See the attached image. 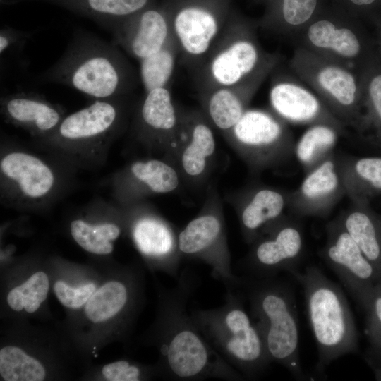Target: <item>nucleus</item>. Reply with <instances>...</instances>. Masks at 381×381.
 <instances>
[{"mask_svg":"<svg viewBox=\"0 0 381 381\" xmlns=\"http://www.w3.org/2000/svg\"><path fill=\"white\" fill-rule=\"evenodd\" d=\"M290 192L267 185L241 190L233 199L242 236L251 245L269 225L284 215Z\"/></svg>","mask_w":381,"mask_h":381,"instance_id":"19","label":"nucleus"},{"mask_svg":"<svg viewBox=\"0 0 381 381\" xmlns=\"http://www.w3.org/2000/svg\"><path fill=\"white\" fill-rule=\"evenodd\" d=\"M289 65L346 127L364 133L358 72L298 47H295Z\"/></svg>","mask_w":381,"mask_h":381,"instance_id":"8","label":"nucleus"},{"mask_svg":"<svg viewBox=\"0 0 381 381\" xmlns=\"http://www.w3.org/2000/svg\"><path fill=\"white\" fill-rule=\"evenodd\" d=\"M346 195L333 152L305 174L299 186L290 192L288 208L296 217H327Z\"/></svg>","mask_w":381,"mask_h":381,"instance_id":"17","label":"nucleus"},{"mask_svg":"<svg viewBox=\"0 0 381 381\" xmlns=\"http://www.w3.org/2000/svg\"><path fill=\"white\" fill-rule=\"evenodd\" d=\"M376 37L375 41H376V45H377V49L379 56L381 58V23H380L376 27Z\"/></svg>","mask_w":381,"mask_h":381,"instance_id":"42","label":"nucleus"},{"mask_svg":"<svg viewBox=\"0 0 381 381\" xmlns=\"http://www.w3.org/2000/svg\"><path fill=\"white\" fill-rule=\"evenodd\" d=\"M198 284L194 272L183 270L175 286L161 294L159 344L163 373L172 380H243L210 344L187 311Z\"/></svg>","mask_w":381,"mask_h":381,"instance_id":"1","label":"nucleus"},{"mask_svg":"<svg viewBox=\"0 0 381 381\" xmlns=\"http://www.w3.org/2000/svg\"><path fill=\"white\" fill-rule=\"evenodd\" d=\"M6 0H1V3H4Z\"/></svg>","mask_w":381,"mask_h":381,"instance_id":"44","label":"nucleus"},{"mask_svg":"<svg viewBox=\"0 0 381 381\" xmlns=\"http://www.w3.org/2000/svg\"><path fill=\"white\" fill-rule=\"evenodd\" d=\"M1 104L8 120L37 133L54 131L63 119L58 106L34 92L8 95L1 98Z\"/></svg>","mask_w":381,"mask_h":381,"instance_id":"23","label":"nucleus"},{"mask_svg":"<svg viewBox=\"0 0 381 381\" xmlns=\"http://www.w3.org/2000/svg\"><path fill=\"white\" fill-rule=\"evenodd\" d=\"M256 1H259V2L264 3L265 0H256Z\"/></svg>","mask_w":381,"mask_h":381,"instance_id":"43","label":"nucleus"},{"mask_svg":"<svg viewBox=\"0 0 381 381\" xmlns=\"http://www.w3.org/2000/svg\"><path fill=\"white\" fill-rule=\"evenodd\" d=\"M358 72L362 95L364 133L372 131L368 139L381 146L380 56H378Z\"/></svg>","mask_w":381,"mask_h":381,"instance_id":"30","label":"nucleus"},{"mask_svg":"<svg viewBox=\"0 0 381 381\" xmlns=\"http://www.w3.org/2000/svg\"><path fill=\"white\" fill-rule=\"evenodd\" d=\"M111 30L114 42L139 61L159 51L172 35L164 1L126 19Z\"/></svg>","mask_w":381,"mask_h":381,"instance_id":"18","label":"nucleus"},{"mask_svg":"<svg viewBox=\"0 0 381 381\" xmlns=\"http://www.w3.org/2000/svg\"><path fill=\"white\" fill-rule=\"evenodd\" d=\"M243 296L226 289L224 303L190 315L213 349L245 378H257L272 363L257 325L246 312Z\"/></svg>","mask_w":381,"mask_h":381,"instance_id":"4","label":"nucleus"},{"mask_svg":"<svg viewBox=\"0 0 381 381\" xmlns=\"http://www.w3.org/2000/svg\"><path fill=\"white\" fill-rule=\"evenodd\" d=\"M71 233L76 243L86 251L106 255L113 251L111 241L119 236L121 229L111 223L91 225L76 219L71 223Z\"/></svg>","mask_w":381,"mask_h":381,"instance_id":"35","label":"nucleus"},{"mask_svg":"<svg viewBox=\"0 0 381 381\" xmlns=\"http://www.w3.org/2000/svg\"><path fill=\"white\" fill-rule=\"evenodd\" d=\"M276 277H241L234 290L248 300L250 316L260 331L271 361L302 379L305 375L299 360L295 298L291 287Z\"/></svg>","mask_w":381,"mask_h":381,"instance_id":"3","label":"nucleus"},{"mask_svg":"<svg viewBox=\"0 0 381 381\" xmlns=\"http://www.w3.org/2000/svg\"><path fill=\"white\" fill-rule=\"evenodd\" d=\"M118 97L98 99L62 119L56 135L66 141H89L107 136L119 126L121 108Z\"/></svg>","mask_w":381,"mask_h":381,"instance_id":"22","label":"nucleus"},{"mask_svg":"<svg viewBox=\"0 0 381 381\" xmlns=\"http://www.w3.org/2000/svg\"><path fill=\"white\" fill-rule=\"evenodd\" d=\"M183 122L182 138L171 153V163L182 180L190 185H202L208 178L215 158L212 126L202 111L183 114Z\"/></svg>","mask_w":381,"mask_h":381,"instance_id":"14","label":"nucleus"},{"mask_svg":"<svg viewBox=\"0 0 381 381\" xmlns=\"http://www.w3.org/2000/svg\"><path fill=\"white\" fill-rule=\"evenodd\" d=\"M301 284L310 325L318 349L317 369L358 350V332L347 300L340 287L315 266L291 273Z\"/></svg>","mask_w":381,"mask_h":381,"instance_id":"5","label":"nucleus"},{"mask_svg":"<svg viewBox=\"0 0 381 381\" xmlns=\"http://www.w3.org/2000/svg\"><path fill=\"white\" fill-rule=\"evenodd\" d=\"M282 61L279 52L254 74L232 85L222 87L199 95L202 111L212 126L222 131L229 130L241 119L266 78Z\"/></svg>","mask_w":381,"mask_h":381,"instance_id":"15","label":"nucleus"},{"mask_svg":"<svg viewBox=\"0 0 381 381\" xmlns=\"http://www.w3.org/2000/svg\"><path fill=\"white\" fill-rule=\"evenodd\" d=\"M181 61L194 71L224 28L231 0H164Z\"/></svg>","mask_w":381,"mask_h":381,"instance_id":"11","label":"nucleus"},{"mask_svg":"<svg viewBox=\"0 0 381 381\" xmlns=\"http://www.w3.org/2000/svg\"><path fill=\"white\" fill-rule=\"evenodd\" d=\"M179 248L182 257L207 264L226 289L237 288L241 277L231 270L223 202L214 186L208 188L198 214L179 232Z\"/></svg>","mask_w":381,"mask_h":381,"instance_id":"10","label":"nucleus"},{"mask_svg":"<svg viewBox=\"0 0 381 381\" xmlns=\"http://www.w3.org/2000/svg\"><path fill=\"white\" fill-rule=\"evenodd\" d=\"M129 172L137 187L155 194L174 191L181 180L171 162L156 159L135 162L130 166Z\"/></svg>","mask_w":381,"mask_h":381,"instance_id":"31","label":"nucleus"},{"mask_svg":"<svg viewBox=\"0 0 381 381\" xmlns=\"http://www.w3.org/2000/svg\"><path fill=\"white\" fill-rule=\"evenodd\" d=\"M258 28L290 38L305 28L329 0H265Z\"/></svg>","mask_w":381,"mask_h":381,"instance_id":"24","label":"nucleus"},{"mask_svg":"<svg viewBox=\"0 0 381 381\" xmlns=\"http://www.w3.org/2000/svg\"><path fill=\"white\" fill-rule=\"evenodd\" d=\"M36 30H21L4 25L0 30L1 56L20 53Z\"/></svg>","mask_w":381,"mask_h":381,"instance_id":"40","label":"nucleus"},{"mask_svg":"<svg viewBox=\"0 0 381 381\" xmlns=\"http://www.w3.org/2000/svg\"><path fill=\"white\" fill-rule=\"evenodd\" d=\"M320 255L363 308L381 277L337 217L326 225Z\"/></svg>","mask_w":381,"mask_h":381,"instance_id":"13","label":"nucleus"},{"mask_svg":"<svg viewBox=\"0 0 381 381\" xmlns=\"http://www.w3.org/2000/svg\"><path fill=\"white\" fill-rule=\"evenodd\" d=\"M139 365L127 361H119L105 365L102 375L109 381H138L145 375Z\"/></svg>","mask_w":381,"mask_h":381,"instance_id":"41","label":"nucleus"},{"mask_svg":"<svg viewBox=\"0 0 381 381\" xmlns=\"http://www.w3.org/2000/svg\"><path fill=\"white\" fill-rule=\"evenodd\" d=\"M0 167L4 175L15 181L21 192L31 198L47 194L54 182L49 167L28 153L11 152L1 160Z\"/></svg>","mask_w":381,"mask_h":381,"instance_id":"27","label":"nucleus"},{"mask_svg":"<svg viewBox=\"0 0 381 381\" xmlns=\"http://www.w3.org/2000/svg\"><path fill=\"white\" fill-rule=\"evenodd\" d=\"M131 234L143 256L155 267L177 279L183 257L179 248V233L171 224L155 214H143L133 222Z\"/></svg>","mask_w":381,"mask_h":381,"instance_id":"20","label":"nucleus"},{"mask_svg":"<svg viewBox=\"0 0 381 381\" xmlns=\"http://www.w3.org/2000/svg\"><path fill=\"white\" fill-rule=\"evenodd\" d=\"M49 291L47 275L39 271L30 276L23 284L12 289L8 294L7 303L15 311L24 309L32 313L35 312L47 298Z\"/></svg>","mask_w":381,"mask_h":381,"instance_id":"37","label":"nucleus"},{"mask_svg":"<svg viewBox=\"0 0 381 381\" xmlns=\"http://www.w3.org/2000/svg\"><path fill=\"white\" fill-rule=\"evenodd\" d=\"M345 130L325 123L309 126L295 143L294 155L305 174L322 163L334 152Z\"/></svg>","mask_w":381,"mask_h":381,"instance_id":"29","label":"nucleus"},{"mask_svg":"<svg viewBox=\"0 0 381 381\" xmlns=\"http://www.w3.org/2000/svg\"><path fill=\"white\" fill-rule=\"evenodd\" d=\"M54 293L59 302L66 308L76 309L85 304L96 291L92 283L73 288L62 281H57L54 285Z\"/></svg>","mask_w":381,"mask_h":381,"instance_id":"39","label":"nucleus"},{"mask_svg":"<svg viewBox=\"0 0 381 381\" xmlns=\"http://www.w3.org/2000/svg\"><path fill=\"white\" fill-rule=\"evenodd\" d=\"M90 18L110 29L156 0H40Z\"/></svg>","mask_w":381,"mask_h":381,"instance_id":"28","label":"nucleus"},{"mask_svg":"<svg viewBox=\"0 0 381 381\" xmlns=\"http://www.w3.org/2000/svg\"><path fill=\"white\" fill-rule=\"evenodd\" d=\"M336 162L351 202H369L381 194V157L336 155Z\"/></svg>","mask_w":381,"mask_h":381,"instance_id":"25","label":"nucleus"},{"mask_svg":"<svg viewBox=\"0 0 381 381\" xmlns=\"http://www.w3.org/2000/svg\"><path fill=\"white\" fill-rule=\"evenodd\" d=\"M179 54L178 44L172 34L159 51L140 61V77L145 92L168 87Z\"/></svg>","mask_w":381,"mask_h":381,"instance_id":"32","label":"nucleus"},{"mask_svg":"<svg viewBox=\"0 0 381 381\" xmlns=\"http://www.w3.org/2000/svg\"><path fill=\"white\" fill-rule=\"evenodd\" d=\"M0 374L6 381H42L44 366L21 349L6 346L0 350Z\"/></svg>","mask_w":381,"mask_h":381,"instance_id":"34","label":"nucleus"},{"mask_svg":"<svg viewBox=\"0 0 381 381\" xmlns=\"http://www.w3.org/2000/svg\"><path fill=\"white\" fill-rule=\"evenodd\" d=\"M363 308L366 313L365 332L369 342L365 358L376 377L381 379V283L374 287Z\"/></svg>","mask_w":381,"mask_h":381,"instance_id":"36","label":"nucleus"},{"mask_svg":"<svg viewBox=\"0 0 381 381\" xmlns=\"http://www.w3.org/2000/svg\"><path fill=\"white\" fill-rule=\"evenodd\" d=\"M256 20L234 8L222 33L195 70L199 95L238 83L250 77L272 56L262 47Z\"/></svg>","mask_w":381,"mask_h":381,"instance_id":"6","label":"nucleus"},{"mask_svg":"<svg viewBox=\"0 0 381 381\" xmlns=\"http://www.w3.org/2000/svg\"><path fill=\"white\" fill-rule=\"evenodd\" d=\"M349 15L375 27L381 23V0H329Z\"/></svg>","mask_w":381,"mask_h":381,"instance_id":"38","label":"nucleus"},{"mask_svg":"<svg viewBox=\"0 0 381 381\" xmlns=\"http://www.w3.org/2000/svg\"><path fill=\"white\" fill-rule=\"evenodd\" d=\"M288 125L270 109L248 108L222 134L250 171L258 174L294 155L296 142Z\"/></svg>","mask_w":381,"mask_h":381,"instance_id":"9","label":"nucleus"},{"mask_svg":"<svg viewBox=\"0 0 381 381\" xmlns=\"http://www.w3.org/2000/svg\"><path fill=\"white\" fill-rule=\"evenodd\" d=\"M291 39L295 47L357 72L379 56L375 38L364 23L331 3Z\"/></svg>","mask_w":381,"mask_h":381,"instance_id":"7","label":"nucleus"},{"mask_svg":"<svg viewBox=\"0 0 381 381\" xmlns=\"http://www.w3.org/2000/svg\"><path fill=\"white\" fill-rule=\"evenodd\" d=\"M42 78L97 99L123 97L137 82L132 66L114 42L84 30L74 32L64 53Z\"/></svg>","mask_w":381,"mask_h":381,"instance_id":"2","label":"nucleus"},{"mask_svg":"<svg viewBox=\"0 0 381 381\" xmlns=\"http://www.w3.org/2000/svg\"><path fill=\"white\" fill-rule=\"evenodd\" d=\"M130 291L122 282L111 281L96 290L85 306L87 319L97 323L112 318L128 306Z\"/></svg>","mask_w":381,"mask_h":381,"instance_id":"33","label":"nucleus"},{"mask_svg":"<svg viewBox=\"0 0 381 381\" xmlns=\"http://www.w3.org/2000/svg\"><path fill=\"white\" fill-rule=\"evenodd\" d=\"M304 250L301 224L284 215L265 228L251 244L243 261L249 276L265 278L276 277L282 272L297 270Z\"/></svg>","mask_w":381,"mask_h":381,"instance_id":"12","label":"nucleus"},{"mask_svg":"<svg viewBox=\"0 0 381 381\" xmlns=\"http://www.w3.org/2000/svg\"><path fill=\"white\" fill-rule=\"evenodd\" d=\"M269 102L270 109L288 124L325 123L344 130L346 128L316 94L289 74L273 75Z\"/></svg>","mask_w":381,"mask_h":381,"instance_id":"16","label":"nucleus"},{"mask_svg":"<svg viewBox=\"0 0 381 381\" xmlns=\"http://www.w3.org/2000/svg\"><path fill=\"white\" fill-rule=\"evenodd\" d=\"M138 123L143 136L171 154L176 150L183 134V114L176 109L169 87L145 92Z\"/></svg>","mask_w":381,"mask_h":381,"instance_id":"21","label":"nucleus"},{"mask_svg":"<svg viewBox=\"0 0 381 381\" xmlns=\"http://www.w3.org/2000/svg\"><path fill=\"white\" fill-rule=\"evenodd\" d=\"M337 218L381 277V214L369 202H351Z\"/></svg>","mask_w":381,"mask_h":381,"instance_id":"26","label":"nucleus"}]
</instances>
